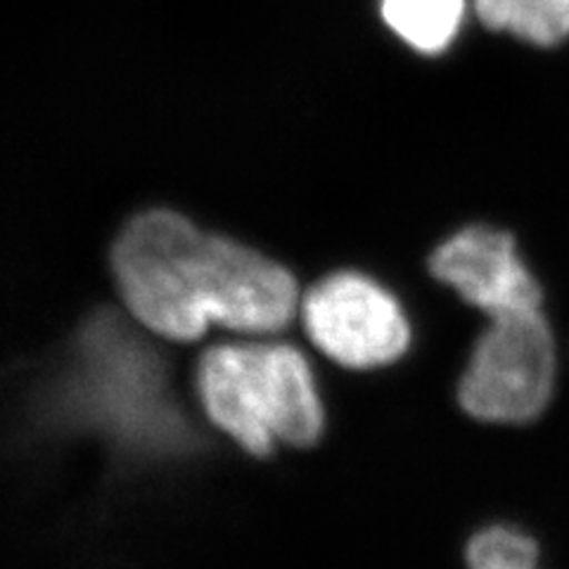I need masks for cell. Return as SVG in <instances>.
Returning a JSON list of instances; mask_svg holds the SVG:
<instances>
[{"mask_svg": "<svg viewBox=\"0 0 569 569\" xmlns=\"http://www.w3.org/2000/svg\"><path fill=\"white\" fill-rule=\"evenodd\" d=\"M437 280L487 316L541 309L543 292L508 230L468 226L443 240L430 257Z\"/></svg>", "mask_w": 569, "mask_h": 569, "instance_id": "cell-6", "label": "cell"}, {"mask_svg": "<svg viewBox=\"0 0 569 569\" xmlns=\"http://www.w3.org/2000/svg\"><path fill=\"white\" fill-rule=\"evenodd\" d=\"M69 399L79 420L131 449H173L186 441L181 416L164 397L154 353L112 311L86 320L74 347Z\"/></svg>", "mask_w": 569, "mask_h": 569, "instance_id": "cell-3", "label": "cell"}, {"mask_svg": "<svg viewBox=\"0 0 569 569\" xmlns=\"http://www.w3.org/2000/svg\"><path fill=\"white\" fill-rule=\"evenodd\" d=\"M537 558L531 537L510 527H489L468 543L470 569H537Z\"/></svg>", "mask_w": 569, "mask_h": 569, "instance_id": "cell-9", "label": "cell"}, {"mask_svg": "<svg viewBox=\"0 0 569 569\" xmlns=\"http://www.w3.org/2000/svg\"><path fill=\"white\" fill-rule=\"evenodd\" d=\"M556 380V345L541 309L491 318L458 387L460 406L487 422H529Z\"/></svg>", "mask_w": 569, "mask_h": 569, "instance_id": "cell-4", "label": "cell"}, {"mask_svg": "<svg viewBox=\"0 0 569 569\" xmlns=\"http://www.w3.org/2000/svg\"><path fill=\"white\" fill-rule=\"evenodd\" d=\"M301 318L311 342L347 368L391 363L411 342L408 320L395 295L353 271L316 282L301 299Z\"/></svg>", "mask_w": 569, "mask_h": 569, "instance_id": "cell-5", "label": "cell"}, {"mask_svg": "<svg viewBox=\"0 0 569 569\" xmlns=\"http://www.w3.org/2000/svg\"><path fill=\"white\" fill-rule=\"evenodd\" d=\"M385 24L422 56H441L462 27L466 0H380Z\"/></svg>", "mask_w": 569, "mask_h": 569, "instance_id": "cell-7", "label": "cell"}, {"mask_svg": "<svg viewBox=\"0 0 569 569\" xmlns=\"http://www.w3.org/2000/svg\"><path fill=\"white\" fill-rule=\"evenodd\" d=\"M477 20L539 48L569 39V0H472Z\"/></svg>", "mask_w": 569, "mask_h": 569, "instance_id": "cell-8", "label": "cell"}, {"mask_svg": "<svg viewBox=\"0 0 569 569\" xmlns=\"http://www.w3.org/2000/svg\"><path fill=\"white\" fill-rule=\"evenodd\" d=\"M112 273L138 323L176 342H194L209 323L238 332L290 326L299 288L284 266L257 249L200 230L183 213L150 209L112 244Z\"/></svg>", "mask_w": 569, "mask_h": 569, "instance_id": "cell-1", "label": "cell"}, {"mask_svg": "<svg viewBox=\"0 0 569 569\" xmlns=\"http://www.w3.org/2000/svg\"><path fill=\"white\" fill-rule=\"evenodd\" d=\"M198 395L209 420L252 456H269L273 439L311 447L323 432L309 363L292 345L209 347L198 363Z\"/></svg>", "mask_w": 569, "mask_h": 569, "instance_id": "cell-2", "label": "cell"}]
</instances>
